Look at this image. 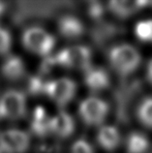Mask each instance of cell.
Instances as JSON below:
<instances>
[{
    "label": "cell",
    "instance_id": "cell-11",
    "mask_svg": "<svg viewBox=\"0 0 152 153\" xmlns=\"http://www.w3.org/2000/svg\"><path fill=\"white\" fill-rule=\"evenodd\" d=\"M57 28L62 37L70 40L78 39L85 33V25L82 22L73 15L61 17L58 21Z\"/></svg>",
    "mask_w": 152,
    "mask_h": 153
},
{
    "label": "cell",
    "instance_id": "cell-3",
    "mask_svg": "<svg viewBox=\"0 0 152 153\" xmlns=\"http://www.w3.org/2000/svg\"><path fill=\"white\" fill-rule=\"evenodd\" d=\"M22 44L32 53L40 56H49L54 50L56 40L45 28L31 26L23 32Z\"/></svg>",
    "mask_w": 152,
    "mask_h": 153
},
{
    "label": "cell",
    "instance_id": "cell-14",
    "mask_svg": "<svg viewBox=\"0 0 152 153\" xmlns=\"http://www.w3.org/2000/svg\"><path fill=\"white\" fill-rule=\"evenodd\" d=\"M50 118L46 110L42 107H37L33 112L31 128L35 134L45 136L50 133Z\"/></svg>",
    "mask_w": 152,
    "mask_h": 153
},
{
    "label": "cell",
    "instance_id": "cell-8",
    "mask_svg": "<svg viewBox=\"0 0 152 153\" xmlns=\"http://www.w3.org/2000/svg\"><path fill=\"white\" fill-rule=\"evenodd\" d=\"M96 140L100 146L106 151L117 149L121 143V134L119 129L111 124H104L98 129Z\"/></svg>",
    "mask_w": 152,
    "mask_h": 153
},
{
    "label": "cell",
    "instance_id": "cell-16",
    "mask_svg": "<svg viewBox=\"0 0 152 153\" xmlns=\"http://www.w3.org/2000/svg\"><path fill=\"white\" fill-rule=\"evenodd\" d=\"M137 116L142 125L152 129V96L145 97L139 102L137 108Z\"/></svg>",
    "mask_w": 152,
    "mask_h": 153
},
{
    "label": "cell",
    "instance_id": "cell-2",
    "mask_svg": "<svg viewBox=\"0 0 152 153\" xmlns=\"http://www.w3.org/2000/svg\"><path fill=\"white\" fill-rule=\"evenodd\" d=\"M55 65L67 69L86 71L92 66V52L88 47L83 45H75L64 48L54 55Z\"/></svg>",
    "mask_w": 152,
    "mask_h": 153
},
{
    "label": "cell",
    "instance_id": "cell-15",
    "mask_svg": "<svg viewBox=\"0 0 152 153\" xmlns=\"http://www.w3.org/2000/svg\"><path fill=\"white\" fill-rule=\"evenodd\" d=\"M125 146L127 153H145L149 149L150 143L143 133L133 132L127 137Z\"/></svg>",
    "mask_w": 152,
    "mask_h": 153
},
{
    "label": "cell",
    "instance_id": "cell-17",
    "mask_svg": "<svg viewBox=\"0 0 152 153\" xmlns=\"http://www.w3.org/2000/svg\"><path fill=\"white\" fill-rule=\"evenodd\" d=\"M134 33L141 42L152 44V19L139 21L134 27Z\"/></svg>",
    "mask_w": 152,
    "mask_h": 153
},
{
    "label": "cell",
    "instance_id": "cell-5",
    "mask_svg": "<svg viewBox=\"0 0 152 153\" xmlns=\"http://www.w3.org/2000/svg\"><path fill=\"white\" fill-rule=\"evenodd\" d=\"M77 89V83L74 79L60 76L46 82L44 93L57 106L63 108L73 101Z\"/></svg>",
    "mask_w": 152,
    "mask_h": 153
},
{
    "label": "cell",
    "instance_id": "cell-18",
    "mask_svg": "<svg viewBox=\"0 0 152 153\" xmlns=\"http://www.w3.org/2000/svg\"><path fill=\"white\" fill-rule=\"evenodd\" d=\"M71 153H95L94 147L86 139H78L71 146Z\"/></svg>",
    "mask_w": 152,
    "mask_h": 153
},
{
    "label": "cell",
    "instance_id": "cell-6",
    "mask_svg": "<svg viewBox=\"0 0 152 153\" xmlns=\"http://www.w3.org/2000/svg\"><path fill=\"white\" fill-rule=\"evenodd\" d=\"M26 98L22 92L10 89L0 97V118L21 119L26 114Z\"/></svg>",
    "mask_w": 152,
    "mask_h": 153
},
{
    "label": "cell",
    "instance_id": "cell-10",
    "mask_svg": "<svg viewBox=\"0 0 152 153\" xmlns=\"http://www.w3.org/2000/svg\"><path fill=\"white\" fill-rule=\"evenodd\" d=\"M110 82L109 74L104 68L92 65L85 71V84L93 93H98L107 89Z\"/></svg>",
    "mask_w": 152,
    "mask_h": 153
},
{
    "label": "cell",
    "instance_id": "cell-20",
    "mask_svg": "<svg viewBox=\"0 0 152 153\" xmlns=\"http://www.w3.org/2000/svg\"><path fill=\"white\" fill-rule=\"evenodd\" d=\"M146 78L148 79V82L152 84V58L148 61L146 67Z\"/></svg>",
    "mask_w": 152,
    "mask_h": 153
},
{
    "label": "cell",
    "instance_id": "cell-4",
    "mask_svg": "<svg viewBox=\"0 0 152 153\" xmlns=\"http://www.w3.org/2000/svg\"><path fill=\"white\" fill-rule=\"evenodd\" d=\"M109 111V104L97 95L87 96L79 104V117L88 126L104 125Z\"/></svg>",
    "mask_w": 152,
    "mask_h": 153
},
{
    "label": "cell",
    "instance_id": "cell-9",
    "mask_svg": "<svg viewBox=\"0 0 152 153\" xmlns=\"http://www.w3.org/2000/svg\"><path fill=\"white\" fill-rule=\"evenodd\" d=\"M75 131V120L65 110L59 111L50 118V133L60 139L70 137Z\"/></svg>",
    "mask_w": 152,
    "mask_h": 153
},
{
    "label": "cell",
    "instance_id": "cell-1",
    "mask_svg": "<svg viewBox=\"0 0 152 153\" xmlns=\"http://www.w3.org/2000/svg\"><path fill=\"white\" fill-rule=\"evenodd\" d=\"M110 66L121 76L134 74L142 63V54L137 48L128 43L113 46L108 54Z\"/></svg>",
    "mask_w": 152,
    "mask_h": 153
},
{
    "label": "cell",
    "instance_id": "cell-7",
    "mask_svg": "<svg viewBox=\"0 0 152 153\" xmlns=\"http://www.w3.org/2000/svg\"><path fill=\"white\" fill-rule=\"evenodd\" d=\"M30 146V138L26 132L10 129L0 133V149L5 153H24Z\"/></svg>",
    "mask_w": 152,
    "mask_h": 153
},
{
    "label": "cell",
    "instance_id": "cell-21",
    "mask_svg": "<svg viewBox=\"0 0 152 153\" xmlns=\"http://www.w3.org/2000/svg\"><path fill=\"white\" fill-rule=\"evenodd\" d=\"M5 9H6V4L3 3V2H0V16L4 13Z\"/></svg>",
    "mask_w": 152,
    "mask_h": 153
},
{
    "label": "cell",
    "instance_id": "cell-13",
    "mask_svg": "<svg viewBox=\"0 0 152 153\" xmlns=\"http://www.w3.org/2000/svg\"><path fill=\"white\" fill-rule=\"evenodd\" d=\"M1 73L8 79L18 80L22 79L25 73L24 63L19 56L11 55L2 64Z\"/></svg>",
    "mask_w": 152,
    "mask_h": 153
},
{
    "label": "cell",
    "instance_id": "cell-12",
    "mask_svg": "<svg viewBox=\"0 0 152 153\" xmlns=\"http://www.w3.org/2000/svg\"><path fill=\"white\" fill-rule=\"evenodd\" d=\"M145 1H128V0H114L109 3V9L114 16L121 19H127L137 14L147 5Z\"/></svg>",
    "mask_w": 152,
    "mask_h": 153
},
{
    "label": "cell",
    "instance_id": "cell-19",
    "mask_svg": "<svg viewBox=\"0 0 152 153\" xmlns=\"http://www.w3.org/2000/svg\"><path fill=\"white\" fill-rule=\"evenodd\" d=\"M12 46V37L6 28L0 25V54L9 52Z\"/></svg>",
    "mask_w": 152,
    "mask_h": 153
}]
</instances>
